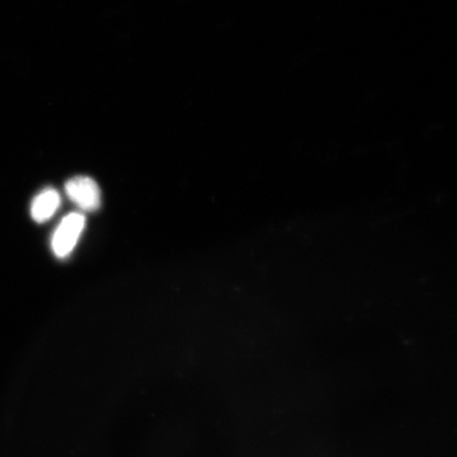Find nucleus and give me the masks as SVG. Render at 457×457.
I'll list each match as a JSON object with an SVG mask.
<instances>
[{"label":"nucleus","mask_w":457,"mask_h":457,"mask_svg":"<svg viewBox=\"0 0 457 457\" xmlns=\"http://www.w3.org/2000/svg\"><path fill=\"white\" fill-rule=\"evenodd\" d=\"M85 217L81 213H71L62 220L53 237V250L59 259H65L72 253L84 230Z\"/></svg>","instance_id":"f257e3e1"},{"label":"nucleus","mask_w":457,"mask_h":457,"mask_svg":"<svg viewBox=\"0 0 457 457\" xmlns=\"http://www.w3.org/2000/svg\"><path fill=\"white\" fill-rule=\"evenodd\" d=\"M65 191L68 198L83 211L94 212L101 205V191L94 179L86 176L73 177L66 182Z\"/></svg>","instance_id":"f03ea898"},{"label":"nucleus","mask_w":457,"mask_h":457,"mask_svg":"<svg viewBox=\"0 0 457 457\" xmlns=\"http://www.w3.org/2000/svg\"><path fill=\"white\" fill-rule=\"evenodd\" d=\"M61 207V196L55 188L48 187L33 199L31 216L37 222H45L51 219Z\"/></svg>","instance_id":"7ed1b4c3"}]
</instances>
